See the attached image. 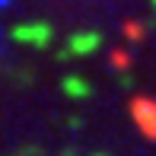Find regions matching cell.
Returning a JSON list of instances; mask_svg holds the SVG:
<instances>
[{
  "label": "cell",
  "mask_w": 156,
  "mask_h": 156,
  "mask_svg": "<svg viewBox=\"0 0 156 156\" xmlns=\"http://www.w3.org/2000/svg\"><path fill=\"white\" fill-rule=\"evenodd\" d=\"M131 118H134V124L144 131V137L156 140V99L137 96L131 102Z\"/></svg>",
  "instance_id": "1"
},
{
  "label": "cell",
  "mask_w": 156,
  "mask_h": 156,
  "mask_svg": "<svg viewBox=\"0 0 156 156\" xmlns=\"http://www.w3.org/2000/svg\"><path fill=\"white\" fill-rule=\"evenodd\" d=\"M10 35H13L16 41H26V45L45 48L48 41H51V26H45V23H23V26H13Z\"/></svg>",
  "instance_id": "2"
},
{
  "label": "cell",
  "mask_w": 156,
  "mask_h": 156,
  "mask_svg": "<svg viewBox=\"0 0 156 156\" xmlns=\"http://www.w3.org/2000/svg\"><path fill=\"white\" fill-rule=\"evenodd\" d=\"M99 45H102L99 32H76L73 38H70L67 51H70V54H93V51H96Z\"/></svg>",
  "instance_id": "3"
},
{
  "label": "cell",
  "mask_w": 156,
  "mask_h": 156,
  "mask_svg": "<svg viewBox=\"0 0 156 156\" xmlns=\"http://www.w3.org/2000/svg\"><path fill=\"white\" fill-rule=\"evenodd\" d=\"M61 86H64V93H67V96H76V99H83V96L93 93V89H89V83L83 80V76H64Z\"/></svg>",
  "instance_id": "4"
},
{
  "label": "cell",
  "mask_w": 156,
  "mask_h": 156,
  "mask_svg": "<svg viewBox=\"0 0 156 156\" xmlns=\"http://www.w3.org/2000/svg\"><path fill=\"white\" fill-rule=\"evenodd\" d=\"M124 35H127L131 41H144L147 26H140V23H124Z\"/></svg>",
  "instance_id": "5"
},
{
  "label": "cell",
  "mask_w": 156,
  "mask_h": 156,
  "mask_svg": "<svg viewBox=\"0 0 156 156\" xmlns=\"http://www.w3.org/2000/svg\"><path fill=\"white\" fill-rule=\"evenodd\" d=\"M108 61H112V67H115V70H124L127 64H131V58H127L124 51H112V58H108Z\"/></svg>",
  "instance_id": "6"
},
{
  "label": "cell",
  "mask_w": 156,
  "mask_h": 156,
  "mask_svg": "<svg viewBox=\"0 0 156 156\" xmlns=\"http://www.w3.org/2000/svg\"><path fill=\"white\" fill-rule=\"evenodd\" d=\"M3 3H6V0H0V6H3Z\"/></svg>",
  "instance_id": "7"
},
{
  "label": "cell",
  "mask_w": 156,
  "mask_h": 156,
  "mask_svg": "<svg viewBox=\"0 0 156 156\" xmlns=\"http://www.w3.org/2000/svg\"><path fill=\"white\" fill-rule=\"evenodd\" d=\"M96 156H105V153H96Z\"/></svg>",
  "instance_id": "8"
},
{
  "label": "cell",
  "mask_w": 156,
  "mask_h": 156,
  "mask_svg": "<svg viewBox=\"0 0 156 156\" xmlns=\"http://www.w3.org/2000/svg\"><path fill=\"white\" fill-rule=\"evenodd\" d=\"M153 3H156V0H153Z\"/></svg>",
  "instance_id": "9"
}]
</instances>
